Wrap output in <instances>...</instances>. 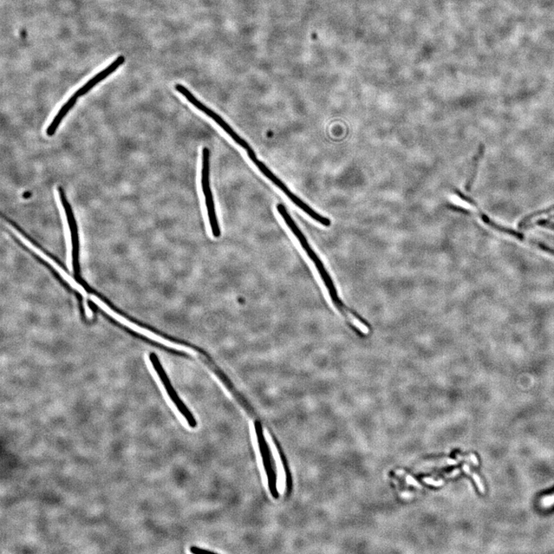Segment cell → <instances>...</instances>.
<instances>
[{"instance_id":"5","label":"cell","mask_w":554,"mask_h":554,"mask_svg":"<svg viewBox=\"0 0 554 554\" xmlns=\"http://www.w3.org/2000/svg\"><path fill=\"white\" fill-rule=\"evenodd\" d=\"M89 299H90V301H92V302L96 306H97L98 308H99L104 312H106V314L108 316L115 319L116 321L120 323L122 325H125V327L136 332H138V334L147 338L151 339V340L156 343L164 345V346L169 348L181 351L184 350L186 351L187 350V347H184L182 346V345H180L178 343L169 341L167 340V339L162 337L158 334H156L152 331L149 330L146 328H143L140 327V326L129 321V319H127L126 317H122L119 314H117V312H115L113 309H111L105 302H103L100 298L94 295H89Z\"/></svg>"},{"instance_id":"8","label":"cell","mask_w":554,"mask_h":554,"mask_svg":"<svg viewBox=\"0 0 554 554\" xmlns=\"http://www.w3.org/2000/svg\"><path fill=\"white\" fill-rule=\"evenodd\" d=\"M153 360L155 363L156 370H158L162 385L167 391L169 399H171L174 403V405L178 408L181 415L184 417L189 426H190L191 428L197 427L198 422L195 420L194 416L191 412V410L187 407L184 403L181 401L177 392H175V390L171 386V384L169 383L167 376L164 372V370H162V367L158 364V360H156V358H153Z\"/></svg>"},{"instance_id":"7","label":"cell","mask_w":554,"mask_h":554,"mask_svg":"<svg viewBox=\"0 0 554 554\" xmlns=\"http://www.w3.org/2000/svg\"><path fill=\"white\" fill-rule=\"evenodd\" d=\"M254 428H255L259 453L262 454L264 470L267 477V483H268L271 496L275 499H278L277 474L275 459L273 458L268 443H267L265 438L262 423L259 420H256L254 422Z\"/></svg>"},{"instance_id":"6","label":"cell","mask_w":554,"mask_h":554,"mask_svg":"<svg viewBox=\"0 0 554 554\" xmlns=\"http://www.w3.org/2000/svg\"><path fill=\"white\" fill-rule=\"evenodd\" d=\"M175 89L179 94H180L182 96H184L187 101L190 102L192 105H193L195 108H198L201 111L202 113H204L208 117H210V118L215 122H216L217 125L222 128V129L224 130L228 136H231L232 140L235 142L237 145L244 149L246 153H250L253 151V149L249 145V143L241 138V136L235 132V130L228 125V123L223 118H222L220 116H219L217 113H215L211 109L206 107L205 104L200 102L198 98L191 92L190 90L184 86V85L177 84L175 86Z\"/></svg>"},{"instance_id":"11","label":"cell","mask_w":554,"mask_h":554,"mask_svg":"<svg viewBox=\"0 0 554 554\" xmlns=\"http://www.w3.org/2000/svg\"><path fill=\"white\" fill-rule=\"evenodd\" d=\"M77 100L78 97L74 94L66 103L63 104V106L60 110H58V112L55 116L53 120H52L50 126L47 127V135L48 136H53L56 134V130L58 127H60L61 122L64 119V117L66 116L70 111L74 107Z\"/></svg>"},{"instance_id":"16","label":"cell","mask_w":554,"mask_h":554,"mask_svg":"<svg viewBox=\"0 0 554 554\" xmlns=\"http://www.w3.org/2000/svg\"><path fill=\"white\" fill-rule=\"evenodd\" d=\"M396 475L402 476L404 479L406 480L407 484L409 485H412L417 489H423V486L418 483L413 477L407 474L405 471L403 470H397L396 471Z\"/></svg>"},{"instance_id":"10","label":"cell","mask_w":554,"mask_h":554,"mask_svg":"<svg viewBox=\"0 0 554 554\" xmlns=\"http://www.w3.org/2000/svg\"><path fill=\"white\" fill-rule=\"evenodd\" d=\"M125 63V56H120L117 57L116 60L112 63L109 65V66L107 68L100 71L99 74H97L93 78H91V79L87 83H85L81 88L78 89L75 93V95L78 98L86 95L87 93H89V91H90L94 87H96V85L100 83L103 80H105L106 78H107L109 76L114 73V72L120 67H121L122 65Z\"/></svg>"},{"instance_id":"1","label":"cell","mask_w":554,"mask_h":554,"mask_svg":"<svg viewBox=\"0 0 554 554\" xmlns=\"http://www.w3.org/2000/svg\"><path fill=\"white\" fill-rule=\"evenodd\" d=\"M277 209L280 216H281L285 221L286 226L289 227V229L293 233V235L297 238L299 244H301L302 246V248L304 250L306 253L308 254V257L312 260V262L315 264L316 269L318 271L319 276H321L323 283L328 289L329 296L331 298L332 303L334 305L340 303L341 301L340 299L338 298L334 283L332 282L331 278L328 275V271L326 270L321 259L317 257L316 253L311 248L308 241L306 240L302 231L299 230V228L297 226L295 222L293 221L285 206L279 204L277 206Z\"/></svg>"},{"instance_id":"14","label":"cell","mask_w":554,"mask_h":554,"mask_svg":"<svg viewBox=\"0 0 554 554\" xmlns=\"http://www.w3.org/2000/svg\"><path fill=\"white\" fill-rule=\"evenodd\" d=\"M462 470H464V471L467 474L471 476V477L474 480L476 485H477V487H478L480 492H481L482 493H484L485 488L483 483H482L480 478L478 477V475L476 474L475 473H473L471 471L470 467H469L467 465H465L464 466H462Z\"/></svg>"},{"instance_id":"9","label":"cell","mask_w":554,"mask_h":554,"mask_svg":"<svg viewBox=\"0 0 554 554\" xmlns=\"http://www.w3.org/2000/svg\"><path fill=\"white\" fill-rule=\"evenodd\" d=\"M479 214L482 220H483L484 223L488 226H490L491 227L493 228L494 230H496L500 233H505L507 234V235L511 236L513 238H516L520 241H524V242L528 244H531L533 246H535L540 251H545L546 253L551 254V255L554 256V249L551 248V247H549L548 246H546L543 243L538 242V241H535L534 239L528 238L525 237L524 234L520 233L513 229H510V228L503 226L497 224L496 222L491 220L490 217H489L487 215H486L483 212L479 211Z\"/></svg>"},{"instance_id":"12","label":"cell","mask_w":554,"mask_h":554,"mask_svg":"<svg viewBox=\"0 0 554 554\" xmlns=\"http://www.w3.org/2000/svg\"><path fill=\"white\" fill-rule=\"evenodd\" d=\"M484 153V147L483 145H481L479 148L478 153L475 156L474 164L471 171V178L470 179H469V181L466 186L467 191H471V187L476 178V175H477L478 173L480 160H481L482 156H483Z\"/></svg>"},{"instance_id":"19","label":"cell","mask_w":554,"mask_h":554,"mask_svg":"<svg viewBox=\"0 0 554 554\" xmlns=\"http://www.w3.org/2000/svg\"><path fill=\"white\" fill-rule=\"evenodd\" d=\"M534 225H538L540 226H544L547 228V229H550L554 231V223L549 221L548 220H540L537 222L534 223Z\"/></svg>"},{"instance_id":"4","label":"cell","mask_w":554,"mask_h":554,"mask_svg":"<svg viewBox=\"0 0 554 554\" xmlns=\"http://www.w3.org/2000/svg\"><path fill=\"white\" fill-rule=\"evenodd\" d=\"M18 233L19 234V236H21V238L19 239V237L16 235V234L15 235L18 237L19 240L21 241V243L23 245L27 246L29 250L32 251L35 254H36V255L39 257L43 259L44 262L50 265L51 267H53V268L57 272L58 275H60V276L65 280V281H66L71 286L72 288H73L76 292L80 293L83 299V308L85 311V315H86V317L87 318L92 319L94 317V312L92 310L90 309L88 303L89 293L87 292V290L85 289L81 284L78 283L74 277H72L68 273L65 271L60 265H58L56 262H54L53 259L50 257L47 253H44L40 248V247L37 246L30 239L22 235L21 233Z\"/></svg>"},{"instance_id":"15","label":"cell","mask_w":554,"mask_h":554,"mask_svg":"<svg viewBox=\"0 0 554 554\" xmlns=\"http://www.w3.org/2000/svg\"><path fill=\"white\" fill-rule=\"evenodd\" d=\"M459 461H460L459 460H451V459L445 458V459H442V460H436V461H429V462H427V464L423 465V466L427 467H445V466H449V465H458Z\"/></svg>"},{"instance_id":"3","label":"cell","mask_w":554,"mask_h":554,"mask_svg":"<svg viewBox=\"0 0 554 554\" xmlns=\"http://www.w3.org/2000/svg\"><path fill=\"white\" fill-rule=\"evenodd\" d=\"M211 151L207 147L202 149L201 186L205 195L209 222L214 237H220V228L215 208L213 195L211 187Z\"/></svg>"},{"instance_id":"13","label":"cell","mask_w":554,"mask_h":554,"mask_svg":"<svg viewBox=\"0 0 554 554\" xmlns=\"http://www.w3.org/2000/svg\"><path fill=\"white\" fill-rule=\"evenodd\" d=\"M279 456H280V459H281V461L283 462V465L284 467V471H285V473H286V493H288V494L289 495L290 492L291 491V486H292V481H291V478H290V468H289V466H288V461H286L285 456H284L283 451H281V449H279Z\"/></svg>"},{"instance_id":"20","label":"cell","mask_w":554,"mask_h":554,"mask_svg":"<svg viewBox=\"0 0 554 554\" xmlns=\"http://www.w3.org/2000/svg\"><path fill=\"white\" fill-rule=\"evenodd\" d=\"M191 552L193 554H201V553H215L213 551L201 549L200 547L198 546H191Z\"/></svg>"},{"instance_id":"2","label":"cell","mask_w":554,"mask_h":554,"mask_svg":"<svg viewBox=\"0 0 554 554\" xmlns=\"http://www.w3.org/2000/svg\"><path fill=\"white\" fill-rule=\"evenodd\" d=\"M247 155H248L249 158L253 162V164H255L259 169V171L262 172L267 179L270 180L273 184L277 187L279 190L281 191L286 195V197H288L292 202L293 204L301 209V210H302L304 213L308 214V216H310L312 219H314L318 222L319 224H321L325 226H330L331 222L328 218L321 216V214H319L315 210H312L310 206L305 204L302 200L297 197V195L293 194L281 180L279 179L277 175L264 164L262 161H260L257 159V155L254 151L247 153Z\"/></svg>"},{"instance_id":"21","label":"cell","mask_w":554,"mask_h":554,"mask_svg":"<svg viewBox=\"0 0 554 554\" xmlns=\"http://www.w3.org/2000/svg\"><path fill=\"white\" fill-rule=\"evenodd\" d=\"M401 497L404 499L412 498L414 497V493L412 492H403V493L401 494Z\"/></svg>"},{"instance_id":"18","label":"cell","mask_w":554,"mask_h":554,"mask_svg":"<svg viewBox=\"0 0 554 554\" xmlns=\"http://www.w3.org/2000/svg\"><path fill=\"white\" fill-rule=\"evenodd\" d=\"M423 482L428 485L434 486V487H439L445 484V480L440 479L438 480H435L432 478H426L423 479Z\"/></svg>"},{"instance_id":"17","label":"cell","mask_w":554,"mask_h":554,"mask_svg":"<svg viewBox=\"0 0 554 554\" xmlns=\"http://www.w3.org/2000/svg\"><path fill=\"white\" fill-rule=\"evenodd\" d=\"M457 458L459 460H466L469 462H471L472 464L475 466H478L479 465L478 460L477 457L474 454L467 455V456H461L460 454H457Z\"/></svg>"}]
</instances>
